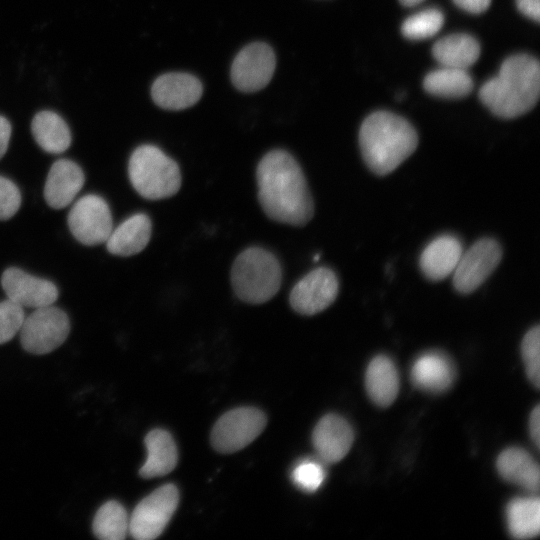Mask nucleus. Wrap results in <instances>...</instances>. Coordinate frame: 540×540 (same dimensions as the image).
<instances>
[{
  "label": "nucleus",
  "instance_id": "1",
  "mask_svg": "<svg viewBox=\"0 0 540 540\" xmlns=\"http://www.w3.org/2000/svg\"><path fill=\"white\" fill-rule=\"evenodd\" d=\"M258 199L272 220L292 226L306 225L314 215V203L298 162L284 150H272L256 170Z\"/></svg>",
  "mask_w": 540,
  "mask_h": 540
},
{
  "label": "nucleus",
  "instance_id": "2",
  "mask_svg": "<svg viewBox=\"0 0 540 540\" xmlns=\"http://www.w3.org/2000/svg\"><path fill=\"white\" fill-rule=\"evenodd\" d=\"M540 93V66L536 58L517 54L507 58L498 74L479 91L483 104L496 116L511 119L530 111Z\"/></svg>",
  "mask_w": 540,
  "mask_h": 540
},
{
  "label": "nucleus",
  "instance_id": "3",
  "mask_svg": "<svg viewBox=\"0 0 540 540\" xmlns=\"http://www.w3.org/2000/svg\"><path fill=\"white\" fill-rule=\"evenodd\" d=\"M363 160L376 175L394 171L417 148L418 135L404 118L387 111L370 114L359 130Z\"/></svg>",
  "mask_w": 540,
  "mask_h": 540
},
{
  "label": "nucleus",
  "instance_id": "4",
  "mask_svg": "<svg viewBox=\"0 0 540 540\" xmlns=\"http://www.w3.org/2000/svg\"><path fill=\"white\" fill-rule=\"evenodd\" d=\"M282 282L281 265L269 251L250 247L241 252L231 269L236 296L250 304H262L273 298Z\"/></svg>",
  "mask_w": 540,
  "mask_h": 540
},
{
  "label": "nucleus",
  "instance_id": "5",
  "mask_svg": "<svg viewBox=\"0 0 540 540\" xmlns=\"http://www.w3.org/2000/svg\"><path fill=\"white\" fill-rule=\"evenodd\" d=\"M128 175L134 189L148 200L171 197L181 186L178 164L153 145H142L133 151Z\"/></svg>",
  "mask_w": 540,
  "mask_h": 540
},
{
  "label": "nucleus",
  "instance_id": "6",
  "mask_svg": "<svg viewBox=\"0 0 540 540\" xmlns=\"http://www.w3.org/2000/svg\"><path fill=\"white\" fill-rule=\"evenodd\" d=\"M70 322L67 314L52 305L36 308L25 317L20 328L23 348L42 355L58 348L68 337Z\"/></svg>",
  "mask_w": 540,
  "mask_h": 540
},
{
  "label": "nucleus",
  "instance_id": "7",
  "mask_svg": "<svg viewBox=\"0 0 540 540\" xmlns=\"http://www.w3.org/2000/svg\"><path fill=\"white\" fill-rule=\"evenodd\" d=\"M179 503L175 485L160 486L143 498L129 518V533L137 540L157 538L172 518Z\"/></svg>",
  "mask_w": 540,
  "mask_h": 540
},
{
  "label": "nucleus",
  "instance_id": "8",
  "mask_svg": "<svg viewBox=\"0 0 540 540\" xmlns=\"http://www.w3.org/2000/svg\"><path fill=\"white\" fill-rule=\"evenodd\" d=\"M265 414L254 407H239L223 414L213 426L211 444L221 453H233L246 447L264 430Z\"/></svg>",
  "mask_w": 540,
  "mask_h": 540
},
{
  "label": "nucleus",
  "instance_id": "9",
  "mask_svg": "<svg viewBox=\"0 0 540 540\" xmlns=\"http://www.w3.org/2000/svg\"><path fill=\"white\" fill-rule=\"evenodd\" d=\"M502 258L500 244L492 238L476 241L458 261L453 271V286L461 294H470L492 274Z\"/></svg>",
  "mask_w": 540,
  "mask_h": 540
},
{
  "label": "nucleus",
  "instance_id": "10",
  "mask_svg": "<svg viewBox=\"0 0 540 540\" xmlns=\"http://www.w3.org/2000/svg\"><path fill=\"white\" fill-rule=\"evenodd\" d=\"M68 226L72 235L84 245L105 243L113 229L107 202L92 194L80 198L68 214Z\"/></svg>",
  "mask_w": 540,
  "mask_h": 540
},
{
  "label": "nucleus",
  "instance_id": "11",
  "mask_svg": "<svg viewBox=\"0 0 540 540\" xmlns=\"http://www.w3.org/2000/svg\"><path fill=\"white\" fill-rule=\"evenodd\" d=\"M339 281L329 268L312 270L292 288L289 302L293 310L302 315H314L329 307L336 299Z\"/></svg>",
  "mask_w": 540,
  "mask_h": 540
},
{
  "label": "nucleus",
  "instance_id": "12",
  "mask_svg": "<svg viewBox=\"0 0 540 540\" xmlns=\"http://www.w3.org/2000/svg\"><path fill=\"white\" fill-rule=\"evenodd\" d=\"M275 65V55L270 46L250 44L239 52L232 64V82L244 92L260 90L271 80Z\"/></svg>",
  "mask_w": 540,
  "mask_h": 540
},
{
  "label": "nucleus",
  "instance_id": "13",
  "mask_svg": "<svg viewBox=\"0 0 540 540\" xmlns=\"http://www.w3.org/2000/svg\"><path fill=\"white\" fill-rule=\"evenodd\" d=\"M1 284L8 299L23 308L49 306L58 297V289L53 282L34 277L16 267L3 272Z\"/></svg>",
  "mask_w": 540,
  "mask_h": 540
},
{
  "label": "nucleus",
  "instance_id": "14",
  "mask_svg": "<svg viewBox=\"0 0 540 540\" xmlns=\"http://www.w3.org/2000/svg\"><path fill=\"white\" fill-rule=\"evenodd\" d=\"M354 432L351 425L337 414H327L316 424L312 443L319 460L333 464L342 460L352 447Z\"/></svg>",
  "mask_w": 540,
  "mask_h": 540
},
{
  "label": "nucleus",
  "instance_id": "15",
  "mask_svg": "<svg viewBox=\"0 0 540 540\" xmlns=\"http://www.w3.org/2000/svg\"><path fill=\"white\" fill-rule=\"evenodd\" d=\"M151 94L154 102L169 110H181L194 105L202 95V85L186 73H168L154 82Z\"/></svg>",
  "mask_w": 540,
  "mask_h": 540
},
{
  "label": "nucleus",
  "instance_id": "16",
  "mask_svg": "<svg viewBox=\"0 0 540 540\" xmlns=\"http://www.w3.org/2000/svg\"><path fill=\"white\" fill-rule=\"evenodd\" d=\"M410 375L413 385L418 389L441 393L451 387L455 379V368L444 353L428 351L414 360Z\"/></svg>",
  "mask_w": 540,
  "mask_h": 540
},
{
  "label": "nucleus",
  "instance_id": "17",
  "mask_svg": "<svg viewBox=\"0 0 540 540\" xmlns=\"http://www.w3.org/2000/svg\"><path fill=\"white\" fill-rule=\"evenodd\" d=\"M462 252V243L456 236L440 235L429 242L421 252L420 270L431 281L443 280L453 273Z\"/></svg>",
  "mask_w": 540,
  "mask_h": 540
},
{
  "label": "nucleus",
  "instance_id": "18",
  "mask_svg": "<svg viewBox=\"0 0 540 540\" xmlns=\"http://www.w3.org/2000/svg\"><path fill=\"white\" fill-rule=\"evenodd\" d=\"M85 181L80 166L68 159L52 164L44 186V198L54 209L68 206L81 190Z\"/></svg>",
  "mask_w": 540,
  "mask_h": 540
},
{
  "label": "nucleus",
  "instance_id": "19",
  "mask_svg": "<svg viewBox=\"0 0 540 540\" xmlns=\"http://www.w3.org/2000/svg\"><path fill=\"white\" fill-rule=\"evenodd\" d=\"M496 467L500 476L529 493H537L540 484L538 463L524 449L510 447L497 458Z\"/></svg>",
  "mask_w": 540,
  "mask_h": 540
},
{
  "label": "nucleus",
  "instance_id": "20",
  "mask_svg": "<svg viewBox=\"0 0 540 540\" xmlns=\"http://www.w3.org/2000/svg\"><path fill=\"white\" fill-rule=\"evenodd\" d=\"M152 232L150 218L137 213L112 229L106 240L107 250L117 256H131L141 252L148 244Z\"/></svg>",
  "mask_w": 540,
  "mask_h": 540
},
{
  "label": "nucleus",
  "instance_id": "21",
  "mask_svg": "<svg viewBox=\"0 0 540 540\" xmlns=\"http://www.w3.org/2000/svg\"><path fill=\"white\" fill-rule=\"evenodd\" d=\"M365 386L368 396L376 405H391L399 391V374L394 362L385 355L373 358L366 369Z\"/></svg>",
  "mask_w": 540,
  "mask_h": 540
},
{
  "label": "nucleus",
  "instance_id": "22",
  "mask_svg": "<svg viewBox=\"0 0 540 540\" xmlns=\"http://www.w3.org/2000/svg\"><path fill=\"white\" fill-rule=\"evenodd\" d=\"M147 458L139 473L145 479L164 476L177 465L178 452L169 432L163 429L151 430L144 440Z\"/></svg>",
  "mask_w": 540,
  "mask_h": 540
},
{
  "label": "nucleus",
  "instance_id": "23",
  "mask_svg": "<svg viewBox=\"0 0 540 540\" xmlns=\"http://www.w3.org/2000/svg\"><path fill=\"white\" fill-rule=\"evenodd\" d=\"M434 58L445 67L467 69L480 55V45L467 34H453L439 39L432 48Z\"/></svg>",
  "mask_w": 540,
  "mask_h": 540
},
{
  "label": "nucleus",
  "instance_id": "24",
  "mask_svg": "<svg viewBox=\"0 0 540 540\" xmlns=\"http://www.w3.org/2000/svg\"><path fill=\"white\" fill-rule=\"evenodd\" d=\"M506 521L510 535L516 539H530L540 531V500L537 496L512 499L506 507Z\"/></svg>",
  "mask_w": 540,
  "mask_h": 540
},
{
  "label": "nucleus",
  "instance_id": "25",
  "mask_svg": "<svg viewBox=\"0 0 540 540\" xmlns=\"http://www.w3.org/2000/svg\"><path fill=\"white\" fill-rule=\"evenodd\" d=\"M31 130L38 145L48 153H62L71 144V134L67 124L52 111L37 113L32 120Z\"/></svg>",
  "mask_w": 540,
  "mask_h": 540
},
{
  "label": "nucleus",
  "instance_id": "26",
  "mask_svg": "<svg viewBox=\"0 0 540 540\" xmlns=\"http://www.w3.org/2000/svg\"><path fill=\"white\" fill-rule=\"evenodd\" d=\"M423 86L432 95L459 98L471 92L473 81L467 69L442 66L426 75Z\"/></svg>",
  "mask_w": 540,
  "mask_h": 540
},
{
  "label": "nucleus",
  "instance_id": "27",
  "mask_svg": "<svg viewBox=\"0 0 540 540\" xmlns=\"http://www.w3.org/2000/svg\"><path fill=\"white\" fill-rule=\"evenodd\" d=\"M92 529L101 540H122L129 533V517L118 501L105 502L96 512Z\"/></svg>",
  "mask_w": 540,
  "mask_h": 540
},
{
  "label": "nucleus",
  "instance_id": "28",
  "mask_svg": "<svg viewBox=\"0 0 540 540\" xmlns=\"http://www.w3.org/2000/svg\"><path fill=\"white\" fill-rule=\"evenodd\" d=\"M443 23L442 12L436 8H428L408 17L402 24V33L409 39L422 40L434 36Z\"/></svg>",
  "mask_w": 540,
  "mask_h": 540
},
{
  "label": "nucleus",
  "instance_id": "29",
  "mask_svg": "<svg viewBox=\"0 0 540 540\" xmlns=\"http://www.w3.org/2000/svg\"><path fill=\"white\" fill-rule=\"evenodd\" d=\"M540 328L539 325L532 327L523 337L521 343V355L525 364L526 374L531 383L540 386Z\"/></svg>",
  "mask_w": 540,
  "mask_h": 540
},
{
  "label": "nucleus",
  "instance_id": "30",
  "mask_svg": "<svg viewBox=\"0 0 540 540\" xmlns=\"http://www.w3.org/2000/svg\"><path fill=\"white\" fill-rule=\"evenodd\" d=\"M322 463L311 459L301 461L292 471L293 483L305 492L316 491L323 484L326 476Z\"/></svg>",
  "mask_w": 540,
  "mask_h": 540
},
{
  "label": "nucleus",
  "instance_id": "31",
  "mask_svg": "<svg viewBox=\"0 0 540 540\" xmlns=\"http://www.w3.org/2000/svg\"><path fill=\"white\" fill-rule=\"evenodd\" d=\"M25 318L23 307L7 299L0 302V344L11 340Z\"/></svg>",
  "mask_w": 540,
  "mask_h": 540
},
{
  "label": "nucleus",
  "instance_id": "32",
  "mask_svg": "<svg viewBox=\"0 0 540 540\" xmlns=\"http://www.w3.org/2000/svg\"><path fill=\"white\" fill-rule=\"evenodd\" d=\"M21 205L18 187L8 178L0 176V220H8L16 214Z\"/></svg>",
  "mask_w": 540,
  "mask_h": 540
},
{
  "label": "nucleus",
  "instance_id": "33",
  "mask_svg": "<svg viewBox=\"0 0 540 540\" xmlns=\"http://www.w3.org/2000/svg\"><path fill=\"white\" fill-rule=\"evenodd\" d=\"M518 9L528 18L539 22L540 0H516Z\"/></svg>",
  "mask_w": 540,
  "mask_h": 540
},
{
  "label": "nucleus",
  "instance_id": "34",
  "mask_svg": "<svg viewBox=\"0 0 540 540\" xmlns=\"http://www.w3.org/2000/svg\"><path fill=\"white\" fill-rule=\"evenodd\" d=\"M529 432L535 446L539 448V444H540V407L539 405H536L535 408L530 413Z\"/></svg>",
  "mask_w": 540,
  "mask_h": 540
},
{
  "label": "nucleus",
  "instance_id": "35",
  "mask_svg": "<svg viewBox=\"0 0 540 540\" xmlns=\"http://www.w3.org/2000/svg\"><path fill=\"white\" fill-rule=\"evenodd\" d=\"M461 9L478 14L484 12L490 5L491 0H453Z\"/></svg>",
  "mask_w": 540,
  "mask_h": 540
},
{
  "label": "nucleus",
  "instance_id": "36",
  "mask_svg": "<svg viewBox=\"0 0 540 540\" xmlns=\"http://www.w3.org/2000/svg\"><path fill=\"white\" fill-rule=\"evenodd\" d=\"M10 137H11V125L5 117L0 116V159L4 156V154L7 151Z\"/></svg>",
  "mask_w": 540,
  "mask_h": 540
},
{
  "label": "nucleus",
  "instance_id": "37",
  "mask_svg": "<svg viewBox=\"0 0 540 540\" xmlns=\"http://www.w3.org/2000/svg\"><path fill=\"white\" fill-rule=\"evenodd\" d=\"M401 2V4H403L404 6H408V7H411V6H415L417 4H420L421 2H423L424 0H399Z\"/></svg>",
  "mask_w": 540,
  "mask_h": 540
}]
</instances>
